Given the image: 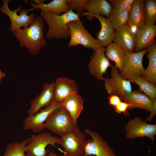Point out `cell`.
Listing matches in <instances>:
<instances>
[{"mask_svg": "<svg viewBox=\"0 0 156 156\" xmlns=\"http://www.w3.org/2000/svg\"><path fill=\"white\" fill-rule=\"evenodd\" d=\"M68 26L70 37L68 44V47L81 45L93 51L102 47L97 39L94 38L86 29L81 20L70 21Z\"/></svg>", "mask_w": 156, "mask_h": 156, "instance_id": "obj_4", "label": "cell"}, {"mask_svg": "<svg viewBox=\"0 0 156 156\" xmlns=\"http://www.w3.org/2000/svg\"><path fill=\"white\" fill-rule=\"evenodd\" d=\"M147 52V48L138 52H125V64L122 69L119 71L123 78L129 80L142 76L145 70L143 65L142 59Z\"/></svg>", "mask_w": 156, "mask_h": 156, "instance_id": "obj_6", "label": "cell"}, {"mask_svg": "<svg viewBox=\"0 0 156 156\" xmlns=\"http://www.w3.org/2000/svg\"><path fill=\"white\" fill-rule=\"evenodd\" d=\"M131 106L130 104L121 101L116 105L114 107V108L117 114L123 113L125 115L129 116V113L127 111V110Z\"/></svg>", "mask_w": 156, "mask_h": 156, "instance_id": "obj_32", "label": "cell"}, {"mask_svg": "<svg viewBox=\"0 0 156 156\" xmlns=\"http://www.w3.org/2000/svg\"><path fill=\"white\" fill-rule=\"evenodd\" d=\"M29 140V138H26L20 142L8 144L3 156H27L25 148Z\"/></svg>", "mask_w": 156, "mask_h": 156, "instance_id": "obj_28", "label": "cell"}, {"mask_svg": "<svg viewBox=\"0 0 156 156\" xmlns=\"http://www.w3.org/2000/svg\"><path fill=\"white\" fill-rule=\"evenodd\" d=\"M44 20L38 16L28 27L17 29L13 33L19 42L20 47H25L31 54L35 55H38L42 48L46 45L44 36Z\"/></svg>", "mask_w": 156, "mask_h": 156, "instance_id": "obj_1", "label": "cell"}, {"mask_svg": "<svg viewBox=\"0 0 156 156\" xmlns=\"http://www.w3.org/2000/svg\"><path fill=\"white\" fill-rule=\"evenodd\" d=\"M44 125L45 128L61 137L70 132L79 130L69 112L62 106L49 115Z\"/></svg>", "mask_w": 156, "mask_h": 156, "instance_id": "obj_3", "label": "cell"}, {"mask_svg": "<svg viewBox=\"0 0 156 156\" xmlns=\"http://www.w3.org/2000/svg\"><path fill=\"white\" fill-rule=\"evenodd\" d=\"M83 98L77 92H74L61 101L60 103L70 114L74 123L77 124L78 118L83 109Z\"/></svg>", "mask_w": 156, "mask_h": 156, "instance_id": "obj_18", "label": "cell"}, {"mask_svg": "<svg viewBox=\"0 0 156 156\" xmlns=\"http://www.w3.org/2000/svg\"><path fill=\"white\" fill-rule=\"evenodd\" d=\"M78 91L75 81L63 77L58 78L54 82V98L53 103L60 102L74 92Z\"/></svg>", "mask_w": 156, "mask_h": 156, "instance_id": "obj_16", "label": "cell"}, {"mask_svg": "<svg viewBox=\"0 0 156 156\" xmlns=\"http://www.w3.org/2000/svg\"><path fill=\"white\" fill-rule=\"evenodd\" d=\"M149 116L145 119L146 122H151L156 115V101L152 102Z\"/></svg>", "mask_w": 156, "mask_h": 156, "instance_id": "obj_34", "label": "cell"}, {"mask_svg": "<svg viewBox=\"0 0 156 156\" xmlns=\"http://www.w3.org/2000/svg\"><path fill=\"white\" fill-rule=\"evenodd\" d=\"M33 1L35 2L36 4H39L41 3H44L45 0H34Z\"/></svg>", "mask_w": 156, "mask_h": 156, "instance_id": "obj_36", "label": "cell"}, {"mask_svg": "<svg viewBox=\"0 0 156 156\" xmlns=\"http://www.w3.org/2000/svg\"><path fill=\"white\" fill-rule=\"evenodd\" d=\"M143 0H134L129 12L127 24L129 26L136 27L138 29L146 24L144 9Z\"/></svg>", "mask_w": 156, "mask_h": 156, "instance_id": "obj_22", "label": "cell"}, {"mask_svg": "<svg viewBox=\"0 0 156 156\" xmlns=\"http://www.w3.org/2000/svg\"><path fill=\"white\" fill-rule=\"evenodd\" d=\"M40 14L48 25L46 37L49 39H67L70 37L68 24L72 21L80 20V14L75 13L71 9L60 15L51 12L41 10Z\"/></svg>", "mask_w": 156, "mask_h": 156, "instance_id": "obj_2", "label": "cell"}, {"mask_svg": "<svg viewBox=\"0 0 156 156\" xmlns=\"http://www.w3.org/2000/svg\"><path fill=\"white\" fill-rule=\"evenodd\" d=\"M10 0H3V4L1 5L0 11L4 14H7L10 18L11 25L9 30L13 32L15 30L22 27H28L33 22L35 15L32 13L29 15L27 13L29 10L26 9H21L19 7L13 10H10L8 7V3Z\"/></svg>", "mask_w": 156, "mask_h": 156, "instance_id": "obj_8", "label": "cell"}, {"mask_svg": "<svg viewBox=\"0 0 156 156\" xmlns=\"http://www.w3.org/2000/svg\"><path fill=\"white\" fill-rule=\"evenodd\" d=\"M148 59L147 67L145 69L142 77L146 80L154 84L156 83V42H154L147 48Z\"/></svg>", "mask_w": 156, "mask_h": 156, "instance_id": "obj_23", "label": "cell"}, {"mask_svg": "<svg viewBox=\"0 0 156 156\" xmlns=\"http://www.w3.org/2000/svg\"><path fill=\"white\" fill-rule=\"evenodd\" d=\"M85 156H95L93 155H86Z\"/></svg>", "mask_w": 156, "mask_h": 156, "instance_id": "obj_38", "label": "cell"}, {"mask_svg": "<svg viewBox=\"0 0 156 156\" xmlns=\"http://www.w3.org/2000/svg\"><path fill=\"white\" fill-rule=\"evenodd\" d=\"M110 67L111 77H106L104 80L105 89L109 95H117L122 101L126 94L132 91L131 82L121 77L119 70L115 66L111 64Z\"/></svg>", "mask_w": 156, "mask_h": 156, "instance_id": "obj_9", "label": "cell"}, {"mask_svg": "<svg viewBox=\"0 0 156 156\" xmlns=\"http://www.w3.org/2000/svg\"><path fill=\"white\" fill-rule=\"evenodd\" d=\"M31 6L34 8L40 9L45 12H51L57 15L66 13L70 10L67 0H53L49 3L36 4L31 1Z\"/></svg>", "mask_w": 156, "mask_h": 156, "instance_id": "obj_25", "label": "cell"}, {"mask_svg": "<svg viewBox=\"0 0 156 156\" xmlns=\"http://www.w3.org/2000/svg\"><path fill=\"white\" fill-rule=\"evenodd\" d=\"M99 21L101 28L96 34L98 41L102 47H105L113 42L115 36V31L109 19L99 14H95L92 16Z\"/></svg>", "mask_w": 156, "mask_h": 156, "instance_id": "obj_21", "label": "cell"}, {"mask_svg": "<svg viewBox=\"0 0 156 156\" xmlns=\"http://www.w3.org/2000/svg\"><path fill=\"white\" fill-rule=\"evenodd\" d=\"M109 104L114 107L122 101L120 97L117 95L112 94L108 96Z\"/></svg>", "mask_w": 156, "mask_h": 156, "instance_id": "obj_33", "label": "cell"}, {"mask_svg": "<svg viewBox=\"0 0 156 156\" xmlns=\"http://www.w3.org/2000/svg\"><path fill=\"white\" fill-rule=\"evenodd\" d=\"M84 132L92 138L86 140L84 156L90 155L96 156H116L107 142L96 131L86 129Z\"/></svg>", "mask_w": 156, "mask_h": 156, "instance_id": "obj_11", "label": "cell"}, {"mask_svg": "<svg viewBox=\"0 0 156 156\" xmlns=\"http://www.w3.org/2000/svg\"><path fill=\"white\" fill-rule=\"evenodd\" d=\"M86 135L77 130L70 132L63 137L61 146L64 149V153L71 156H84Z\"/></svg>", "mask_w": 156, "mask_h": 156, "instance_id": "obj_10", "label": "cell"}, {"mask_svg": "<svg viewBox=\"0 0 156 156\" xmlns=\"http://www.w3.org/2000/svg\"><path fill=\"white\" fill-rule=\"evenodd\" d=\"M88 0H67V3L70 9L76 10L80 14L84 12V6Z\"/></svg>", "mask_w": 156, "mask_h": 156, "instance_id": "obj_31", "label": "cell"}, {"mask_svg": "<svg viewBox=\"0 0 156 156\" xmlns=\"http://www.w3.org/2000/svg\"><path fill=\"white\" fill-rule=\"evenodd\" d=\"M145 156H148V155L147 154H146Z\"/></svg>", "mask_w": 156, "mask_h": 156, "instance_id": "obj_39", "label": "cell"}, {"mask_svg": "<svg viewBox=\"0 0 156 156\" xmlns=\"http://www.w3.org/2000/svg\"><path fill=\"white\" fill-rule=\"evenodd\" d=\"M113 42L125 52H133L136 46V34L132 32L127 24L115 30Z\"/></svg>", "mask_w": 156, "mask_h": 156, "instance_id": "obj_15", "label": "cell"}, {"mask_svg": "<svg viewBox=\"0 0 156 156\" xmlns=\"http://www.w3.org/2000/svg\"><path fill=\"white\" fill-rule=\"evenodd\" d=\"M144 9L146 24H155L156 21V0H144Z\"/></svg>", "mask_w": 156, "mask_h": 156, "instance_id": "obj_29", "label": "cell"}, {"mask_svg": "<svg viewBox=\"0 0 156 156\" xmlns=\"http://www.w3.org/2000/svg\"><path fill=\"white\" fill-rule=\"evenodd\" d=\"M122 100L131 105V106L128 109L130 110L139 108L149 112L152 104V102L146 94L138 90L132 91L126 94Z\"/></svg>", "mask_w": 156, "mask_h": 156, "instance_id": "obj_20", "label": "cell"}, {"mask_svg": "<svg viewBox=\"0 0 156 156\" xmlns=\"http://www.w3.org/2000/svg\"><path fill=\"white\" fill-rule=\"evenodd\" d=\"M139 86V90L146 94L152 101H156V85L145 79L142 76L129 80Z\"/></svg>", "mask_w": 156, "mask_h": 156, "instance_id": "obj_27", "label": "cell"}, {"mask_svg": "<svg viewBox=\"0 0 156 156\" xmlns=\"http://www.w3.org/2000/svg\"><path fill=\"white\" fill-rule=\"evenodd\" d=\"M54 86V82L43 84L40 94L31 102L30 108L27 111L28 116L33 115L41 108L47 107L53 103Z\"/></svg>", "mask_w": 156, "mask_h": 156, "instance_id": "obj_14", "label": "cell"}, {"mask_svg": "<svg viewBox=\"0 0 156 156\" xmlns=\"http://www.w3.org/2000/svg\"><path fill=\"white\" fill-rule=\"evenodd\" d=\"M156 36V25H146L138 29L136 34V44L135 52L143 50L155 41Z\"/></svg>", "mask_w": 156, "mask_h": 156, "instance_id": "obj_19", "label": "cell"}, {"mask_svg": "<svg viewBox=\"0 0 156 156\" xmlns=\"http://www.w3.org/2000/svg\"><path fill=\"white\" fill-rule=\"evenodd\" d=\"M127 138L133 139L139 137L148 138L153 142L156 135V124L148 123L140 118L136 117L129 120L125 125Z\"/></svg>", "mask_w": 156, "mask_h": 156, "instance_id": "obj_7", "label": "cell"}, {"mask_svg": "<svg viewBox=\"0 0 156 156\" xmlns=\"http://www.w3.org/2000/svg\"><path fill=\"white\" fill-rule=\"evenodd\" d=\"M105 48L101 47L94 51L88 66L90 73L99 80H104L103 74L112 64L105 54Z\"/></svg>", "mask_w": 156, "mask_h": 156, "instance_id": "obj_13", "label": "cell"}, {"mask_svg": "<svg viewBox=\"0 0 156 156\" xmlns=\"http://www.w3.org/2000/svg\"><path fill=\"white\" fill-rule=\"evenodd\" d=\"M5 74L2 72L0 69V84L1 83V81L2 79L5 77Z\"/></svg>", "mask_w": 156, "mask_h": 156, "instance_id": "obj_37", "label": "cell"}, {"mask_svg": "<svg viewBox=\"0 0 156 156\" xmlns=\"http://www.w3.org/2000/svg\"><path fill=\"white\" fill-rule=\"evenodd\" d=\"M62 144L61 138L54 136L49 133H42L33 134L25 146L27 156H47L50 152L47 146L51 145Z\"/></svg>", "mask_w": 156, "mask_h": 156, "instance_id": "obj_5", "label": "cell"}, {"mask_svg": "<svg viewBox=\"0 0 156 156\" xmlns=\"http://www.w3.org/2000/svg\"><path fill=\"white\" fill-rule=\"evenodd\" d=\"M47 156H59L53 151H50L48 153ZM61 156H71L67 154L64 153V154Z\"/></svg>", "mask_w": 156, "mask_h": 156, "instance_id": "obj_35", "label": "cell"}, {"mask_svg": "<svg viewBox=\"0 0 156 156\" xmlns=\"http://www.w3.org/2000/svg\"><path fill=\"white\" fill-rule=\"evenodd\" d=\"M134 0H109L112 8L120 9L130 10L131 4Z\"/></svg>", "mask_w": 156, "mask_h": 156, "instance_id": "obj_30", "label": "cell"}, {"mask_svg": "<svg viewBox=\"0 0 156 156\" xmlns=\"http://www.w3.org/2000/svg\"><path fill=\"white\" fill-rule=\"evenodd\" d=\"M125 52L122 48L112 42L105 48V54L109 60L115 62V66L120 71L125 64Z\"/></svg>", "mask_w": 156, "mask_h": 156, "instance_id": "obj_24", "label": "cell"}, {"mask_svg": "<svg viewBox=\"0 0 156 156\" xmlns=\"http://www.w3.org/2000/svg\"><path fill=\"white\" fill-rule=\"evenodd\" d=\"M60 103H53L32 116H28L24 120L23 125L24 130H31L34 133H40L45 128L44 124L49 115L61 106Z\"/></svg>", "mask_w": 156, "mask_h": 156, "instance_id": "obj_12", "label": "cell"}, {"mask_svg": "<svg viewBox=\"0 0 156 156\" xmlns=\"http://www.w3.org/2000/svg\"><path fill=\"white\" fill-rule=\"evenodd\" d=\"M129 11L112 8L108 18L114 30L127 24Z\"/></svg>", "mask_w": 156, "mask_h": 156, "instance_id": "obj_26", "label": "cell"}, {"mask_svg": "<svg viewBox=\"0 0 156 156\" xmlns=\"http://www.w3.org/2000/svg\"><path fill=\"white\" fill-rule=\"evenodd\" d=\"M112 8L110 3L105 0H88L84 8V10L87 12L81 15L86 16L89 21L92 20V16L95 14L108 18Z\"/></svg>", "mask_w": 156, "mask_h": 156, "instance_id": "obj_17", "label": "cell"}]
</instances>
